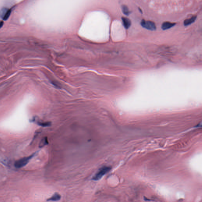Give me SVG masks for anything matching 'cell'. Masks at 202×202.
Segmentation results:
<instances>
[{"mask_svg": "<svg viewBox=\"0 0 202 202\" xmlns=\"http://www.w3.org/2000/svg\"><path fill=\"white\" fill-rule=\"evenodd\" d=\"M112 170V168L110 166H104L100 168L96 174L93 176L92 180L98 181L102 178L106 174L108 173Z\"/></svg>", "mask_w": 202, "mask_h": 202, "instance_id": "obj_1", "label": "cell"}, {"mask_svg": "<svg viewBox=\"0 0 202 202\" xmlns=\"http://www.w3.org/2000/svg\"><path fill=\"white\" fill-rule=\"evenodd\" d=\"M36 152L33 154H32L28 157L23 158L19 160H17L14 164V166L17 168H23L28 164L29 162L36 155Z\"/></svg>", "mask_w": 202, "mask_h": 202, "instance_id": "obj_2", "label": "cell"}, {"mask_svg": "<svg viewBox=\"0 0 202 202\" xmlns=\"http://www.w3.org/2000/svg\"><path fill=\"white\" fill-rule=\"evenodd\" d=\"M141 25L143 28L148 30L154 31L156 29V26L154 22L151 21H146L143 20L141 21Z\"/></svg>", "mask_w": 202, "mask_h": 202, "instance_id": "obj_3", "label": "cell"}, {"mask_svg": "<svg viewBox=\"0 0 202 202\" xmlns=\"http://www.w3.org/2000/svg\"><path fill=\"white\" fill-rule=\"evenodd\" d=\"M11 13V10H10L4 8L0 10V17L4 21H6L8 19Z\"/></svg>", "mask_w": 202, "mask_h": 202, "instance_id": "obj_4", "label": "cell"}, {"mask_svg": "<svg viewBox=\"0 0 202 202\" xmlns=\"http://www.w3.org/2000/svg\"><path fill=\"white\" fill-rule=\"evenodd\" d=\"M61 196L58 193H55L50 198H48L47 201L48 202H57L61 199Z\"/></svg>", "mask_w": 202, "mask_h": 202, "instance_id": "obj_5", "label": "cell"}, {"mask_svg": "<svg viewBox=\"0 0 202 202\" xmlns=\"http://www.w3.org/2000/svg\"><path fill=\"white\" fill-rule=\"evenodd\" d=\"M175 23H172L169 22H166L163 23L162 26V28L163 30H166L172 28L176 25Z\"/></svg>", "mask_w": 202, "mask_h": 202, "instance_id": "obj_6", "label": "cell"}, {"mask_svg": "<svg viewBox=\"0 0 202 202\" xmlns=\"http://www.w3.org/2000/svg\"><path fill=\"white\" fill-rule=\"evenodd\" d=\"M122 21L123 24L124 26L125 27V28L126 29L129 28L132 24V22H131L130 20L126 18H125V17H122Z\"/></svg>", "mask_w": 202, "mask_h": 202, "instance_id": "obj_7", "label": "cell"}, {"mask_svg": "<svg viewBox=\"0 0 202 202\" xmlns=\"http://www.w3.org/2000/svg\"><path fill=\"white\" fill-rule=\"evenodd\" d=\"M196 16H193L190 19L186 20L184 21V25L185 26H188L194 23L196 19Z\"/></svg>", "mask_w": 202, "mask_h": 202, "instance_id": "obj_8", "label": "cell"}, {"mask_svg": "<svg viewBox=\"0 0 202 202\" xmlns=\"http://www.w3.org/2000/svg\"><path fill=\"white\" fill-rule=\"evenodd\" d=\"M48 144L49 142L48 141V138L47 137H45L40 141L39 144V147L40 148H43L45 146L48 145Z\"/></svg>", "mask_w": 202, "mask_h": 202, "instance_id": "obj_9", "label": "cell"}, {"mask_svg": "<svg viewBox=\"0 0 202 202\" xmlns=\"http://www.w3.org/2000/svg\"><path fill=\"white\" fill-rule=\"evenodd\" d=\"M122 11L124 15L128 16L130 14V12L128 7L126 5H122Z\"/></svg>", "mask_w": 202, "mask_h": 202, "instance_id": "obj_10", "label": "cell"}, {"mask_svg": "<svg viewBox=\"0 0 202 202\" xmlns=\"http://www.w3.org/2000/svg\"><path fill=\"white\" fill-rule=\"evenodd\" d=\"M37 124L38 125L42 127H47L50 126L52 125V123L50 122H39Z\"/></svg>", "mask_w": 202, "mask_h": 202, "instance_id": "obj_11", "label": "cell"}, {"mask_svg": "<svg viewBox=\"0 0 202 202\" xmlns=\"http://www.w3.org/2000/svg\"><path fill=\"white\" fill-rule=\"evenodd\" d=\"M4 23L2 22H0V28H1V27L3 26Z\"/></svg>", "mask_w": 202, "mask_h": 202, "instance_id": "obj_12", "label": "cell"}, {"mask_svg": "<svg viewBox=\"0 0 202 202\" xmlns=\"http://www.w3.org/2000/svg\"><path fill=\"white\" fill-rule=\"evenodd\" d=\"M138 10H140V12H141V13H142V11L140 9V8H138Z\"/></svg>", "mask_w": 202, "mask_h": 202, "instance_id": "obj_13", "label": "cell"}]
</instances>
